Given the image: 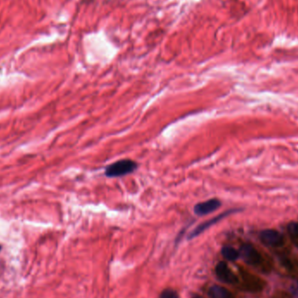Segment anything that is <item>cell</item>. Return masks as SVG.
I'll return each mask as SVG.
<instances>
[{"label": "cell", "instance_id": "6da1fadb", "mask_svg": "<svg viewBox=\"0 0 298 298\" xmlns=\"http://www.w3.org/2000/svg\"><path fill=\"white\" fill-rule=\"evenodd\" d=\"M138 164L130 159H122L108 165L105 169V175L108 178L125 176L135 172Z\"/></svg>", "mask_w": 298, "mask_h": 298}, {"label": "cell", "instance_id": "7a4b0ae2", "mask_svg": "<svg viewBox=\"0 0 298 298\" xmlns=\"http://www.w3.org/2000/svg\"><path fill=\"white\" fill-rule=\"evenodd\" d=\"M260 239L263 244L269 247H280L283 243V235L275 229H264L260 233Z\"/></svg>", "mask_w": 298, "mask_h": 298}, {"label": "cell", "instance_id": "3957f363", "mask_svg": "<svg viewBox=\"0 0 298 298\" xmlns=\"http://www.w3.org/2000/svg\"><path fill=\"white\" fill-rule=\"evenodd\" d=\"M235 211H238V210H228L226 212H224L223 214H220L217 216H215L214 218L210 219L209 221H206L204 223H201L200 225H198L197 227L195 228L190 234L189 235V239H193L194 237H197L198 235H201L204 231L207 230L208 228H210L211 226H213L214 224L219 223L221 220L227 217L228 215L233 214Z\"/></svg>", "mask_w": 298, "mask_h": 298}, {"label": "cell", "instance_id": "277c9868", "mask_svg": "<svg viewBox=\"0 0 298 298\" xmlns=\"http://www.w3.org/2000/svg\"><path fill=\"white\" fill-rule=\"evenodd\" d=\"M221 206H222V202L219 199L212 198L210 200L195 204V206L193 207V212L194 214L202 216L214 212L215 210L220 209Z\"/></svg>", "mask_w": 298, "mask_h": 298}, {"label": "cell", "instance_id": "5b68a950", "mask_svg": "<svg viewBox=\"0 0 298 298\" xmlns=\"http://www.w3.org/2000/svg\"><path fill=\"white\" fill-rule=\"evenodd\" d=\"M240 256L244 258V260L249 265L256 266L260 264L262 256L260 253L256 250V248L251 244H244L240 250Z\"/></svg>", "mask_w": 298, "mask_h": 298}, {"label": "cell", "instance_id": "8992f818", "mask_svg": "<svg viewBox=\"0 0 298 298\" xmlns=\"http://www.w3.org/2000/svg\"><path fill=\"white\" fill-rule=\"evenodd\" d=\"M215 273L219 279L225 283L233 284L238 281L236 276L232 272V270L228 268V266L224 262L219 263L215 268Z\"/></svg>", "mask_w": 298, "mask_h": 298}, {"label": "cell", "instance_id": "52a82bcc", "mask_svg": "<svg viewBox=\"0 0 298 298\" xmlns=\"http://www.w3.org/2000/svg\"><path fill=\"white\" fill-rule=\"evenodd\" d=\"M210 298H235L229 290L223 286H212L209 291Z\"/></svg>", "mask_w": 298, "mask_h": 298}, {"label": "cell", "instance_id": "ba28073f", "mask_svg": "<svg viewBox=\"0 0 298 298\" xmlns=\"http://www.w3.org/2000/svg\"><path fill=\"white\" fill-rule=\"evenodd\" d=\"M223 256L228 261H235L239 258L240 253L230 246H225L222 249Z\"/></svg>", "mask_w": 298, "mask_h": 298}, {"label": "cell", "instance_id": "9c48e42d", "mask_svg": "<svg viewBox=\"0 0 298 298\" xmlns=\"http://www.w3.org/2000/svg\"><path fill=\"white\" fill-rule=\"evenodd\" d=\"M288 232L292 242L298 248V223H290L288 225Z\"/></svg>", "mask_w": 298, "mask_h": 298}, {"label": "cell", "instance_id": "30bf717a", "mask_svg": "<svg viewBox=\"0 0 298 298\" xmlns=\"http://www.w3.org/2000/svg\"><path fill=\"white\" fill-rule=\"evenodd\" d=\"M160 298H179V297L175 290H166L161 293Z\"/></svg>", "mask_w": 298, "mask_h": 298}, {"label": "cell", "instance_id": "8fae6325", "mask_svg": "<svg viewBox=\"0 0 298 298\" xmlns=\"http://www.w3.org/2000/svg\"><path fill=\"white\" fill-rule=\"evenodd\" d=\"M290 293L294 298H298V281L294 283L290 288Z\"/></svg>", "mask_w": 298, "mask_h": 298}, {"label": "cell", "instance_id": "7c38bea8", "mask_svg": "<svg viewBox=\"0 0 298 298\" xmlns=\"http://www.w3.org/2000/svg\"><path fill=\"white\" fill-rule=\"evenodd\" d=\"M201 298V297H196V298Z\"/></svg>", "mask_w": 298, "mask_h": 298}, {"label": "cell", "instance_id": "4fadbf2b", "mask_svg": "<svg viewBox=\"0 0 298 298\" xmlns=\"http://www.w3.org/2000/svg\"><path fill=\"white\" fill-rule=\"evenodd\" d=\"M0 249H1V246H0Z\"/></svg>", "mask_w": 298, "mask_h": 298}]
</instances>
